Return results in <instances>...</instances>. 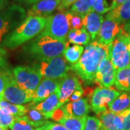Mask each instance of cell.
<instances>
[{"label":"cell","instance_id":"1","mask_svg":"<svg viewBox=\"0 0 130 130\" xmlns=\"http://www.w3.org/2000/svg\"><path fill=\"white\" fill-rule=\"evenodd\" d=\"M108 56V46L94 41L87 45L78 61L71 66V70L84 83L90 85L95 81V75L101 62Z\"/></svg>","mask_w":130,"mask_h":130},{"label":"cell","instance_id":"2","mask_svg":"<svg viewBox=\"0 0 130 130\" xmlns=\"http://www.w3.org/2000/svg\"><path fill=\"white\" fill-rule=\"evenodd\" d=\"M48 18L28 15L23 22L5 38L2 47L13 49L36 37L43 30Z\"/></svg>","mask_w":130,"mask_h":130},{"label":"cell","instance_id":"3","mask_svg":"<svg viewBox=\"0 0 130 130\" xmlns=\"http://www.w3.org/2000/svg\"><path fill=\"white\" fill-rule=\"evenodd\" d=\"M70 44L67 41H61L49 36L40 33L24 47V49L32 58L43 61L61 56L66 47Z\"/></svg>","mask_w":130,"mask_h":130},{"label":"cell","instance_id":"4","mask_svg":"<svg viewBox=\"0 0 130 130\" xmlns=\"http://www.w3.org/2000/svg\"><path fill=\"white\" fill-rule=\"evenodd\" d=\"M26 18V11L18 5L7 6L0 12V46L8 35Z\"/></svg>","mask_w":130,"mask_h":130},{"label":"cell","instance_id":"5","mask_svg":"<svg viewBox=\"0 0 130 130\" xmlns=\"http://www.w3.org/2000/svg\"><path fill=\"white\" fill-rule=\"evenodd\" d=\"M128 44V33L122 29L119 36L108 45V58L116 70L123 69L130 64Z\"/></svg>","mask_w":130,"mask_h":130},{"label":"cell","instance_id":"6","mask_svg":"<svg viewBox=\"0 0 130 130\" xmlns=\"http://www.w3.org/2000/svg\"><path fill=\"white\" fill-rule=\"evenodd\" d=\"M34 67L40 72L42 77L53 79L64 78L71 70V66L67 64V61L62 55L50 59L41 61L39 64L34 65Z\"/></svg>","mask_w":130,"mask_h":130},{"label":"cell","instance_id":"7","mask_svg":"<svg viewBox=\"0 0 130 130\" xmlns=\"http://www.w3.org/2000/svg\"><path fill=\"white\" fill-rule=\"evenodd\" d=\"M70 30L67 11L59 12L48 18L46 27L41 32L61 41H67V36Z\"/></svg>","mask_w":130,"mask_h":130},{"label":"cell","instance_id":"8","mask_svg":"<svg viewBox=\"0 0 130 130\" xmlns=\"http://www.w3.org/2000/svg\"><path fill=\"white\" fill-rule=\"evenodd\" d=\"M12 74L20 88L30 93H34L43 78L41 74L34 67H16L13 69Z\"/></svg>","mask_w":130,"mask_h":130},{"label":"cell","instance_id":"9","mask_svg":"<svg viewBox=\"0 0 130 130\" xmlns=\"http://www.w3.org/2000/svg\"><path fill=\"white\" fill-rule=\"evenodd\" d=\"M121 92L113 88H101L98 87L93 91L90 96V106L93 112L99 114L108 110L110 104Z\"/></svg>","mask_w":130,"mask_h":130},{"label":"cell","instance_id":"10","mask_svg":"<svg viewBox=\"0 0 130 130\" xmlns=\"http://www.w3.org/2000/svg\"><path fill=\"white\" fill-rule=\"evenodd\" d=\"M33 93H30L20 88L14 78L12 72L9 70L7 73V82L4 91V99L9 103L23 105L31 102Z\"/></svg>","mask_w":130,"mask_h":130},{"label":"cell","instance_id":"11","mask_svg":"<svg viewBox=\"0 0 130 130\" xmlns=\"http://www.w3.org/2000/svg\"><path fill=\"white\" fill-rule=\"evenodd\" d=\"M116 70L108 56L101 62L95 75V81L101 88H111L114 85Z\"/></svg>","mask_w":130,"mask_h":130},{"label":"cell","instance_id":"12","mask_svg":"<svg viewBox=\"0 0 130 130\" xmlns=\"http://www.w3.org/2000/svg\"><path fill=\"white\" fill-rule=\"evenodd\" d=\"M81 87V82L76 74H67L61 79L59 88L57 91L60 106L69 102L72 93Z\"/></svg>","mask_w":130,"mask_h":130},{"label":"cell","instance_id":"13","mask_svg":"<svg viewBox=\"0 0 130 130\" xmlns=\"http://www.w3.org/2000/svg\"><path fill=\"white\" fill-rule=\"evenodd\" d=\"M122 26L117 23L116 21L106 17L95 41L108 46L122 31Z\"/></svg>","mask_w":130,"mask_h":130},{"label":"cell","instance_id":"14","mask_svg":"<svg viewBox=\"0 0 130 130\" xmlns=\"http://www.w3.org/2000/svg\"><path fill=\"white\" fill-rule=\"evenodd\" d=\"M61 79H42L37 88L34 91L33 98L31 102L32 103H38L46 99L52 93L56 92L59 88Z\"/></svg>","mask_w":130,"mask_h":130},{"label":"cell","instance_id":"15","mask_svg":"<svg viewBox=\"0 0 130 130\" xmlns=\"http://www.w3.org/2000/svg\"><path fill=\"white\" fill-rule=\"evenodd\" d=\"M90 108V106L87 98H81L76 101L68 102L61 106L65 115L76 118L87 116Z\"/></svg>","mask_w":130,"mask_h":130},{"label":"cell","instance_id":"16","mask_svg":"<svg viewBox=\"0 0 130 130\" xmlns=\"http://www.w3.org/2000/svg\"><path fill=\"white\" fill-rule=\"evenodd\" d=\"M59 3L60 0H38L32 4L28 15L48 18L58 7Z\"/></svg>","mask_w":130,"mask_h":130},{"label":"cell","instance_id":"17","mask_svg":"<svg viewBox=\"0 0 130 130\" xmlns=\"http://www.w3.org/2000/svg\"><path fill=\"white\" fill-rule=\"evenodd\" d=\"M103 20L104 18L103 14L93 11L90 12L83 18V26L89 33L91 41H95Z\"/></svg>","mask_w":130,"mask_h":130},{"label":"cell","instance_id":"18","mask_svg":"<svg viewBox=\"0 0 130 130\" xmlns=\"http://www.w3.org/2000/svg\"><path fill=\"white\" fill-rule=\"evenodd\" d=\"M57 91L52 93L50 96H48L46 99L43 100L41 102L38 103H32L31 102L30 103L32 105V106L35 109L41 112L46 118L51 119L55 111L61 108Z\"/></svg>","mask_w":130,"mask_h":130},{"label":"cell","instance_id":"19","mask_svg":"<svg viewBox=\"0 0 130 130\" xmlns=\"http://www.w3.org/2000/svg\"><path fill=\"white\" fill-rule=\"evenodd\" d=\"M101 127L106 130H124L123 119L119 113H114L107 110L98 114Z\"/></svg>","mask_w":130,"mask_h":130},{"label":"cell","instance_id":"20","mask_svg":"<svg viewBox=\"0 0 130 130\" xmlns=\"http://www.w3.org/2000/svg\"><path fill=\"white\" fill-rule=\"evenodd\" d=\"M106 17L113 20L122 26L130 20V0L110 10L107 12Z\"/></svg>","mask_w":130,"mask_h":130},{"label":"cell","instance_id":"21","mask_svg":"<svg viewBox=\"0 0 130 130\" xmlns=\"http://www.w3.org/2000/svg\"><path fill=\"white\" fill-rule=\"evenodd\" d=\"M114 85L120 92H130V64L116 70Z\"/></svg>","mask_w":130,"mask_h":130},{"label":"cell","instance_id":"22","mask_svg":"<svg viewBox=\"0 0 130 130\" xmlns=\"http://www.w3.org/2000/svg\"><path fill=\"white\" fill-rule=\"evenodd\" d=\"M67 41L74 45L87 46L90 43L91 39L89 33L83 26L79 30H70L67 36Z\"/></svg>","mask_w":130,"mask_h":130},{"label":"cell","instance_id":"23","mask_svg":"<svg viewBox=\"0 0 130 130\" xmlns=\"http://www.w3.org/2000/svg\"><path fill=\"white\" fill-rule=\"evenodd\" d=\"M25 107V113L24 116L28 119V121L36 128L45 125L49 122L48 121V119L43 116L41 112L35 109L30 103L28 104Z\"/></svg>","mask_w":130,"mask_h":130},{"label":"cell","instance_id":"24","mask_svg":"<svg viewBox=\"0 0 130 130\" xmlns=\"http://www.w3.org/2000/svg\"><path fill=\"white\" fill-rule=\"evenodd\" d=\"M130 107V93H121L110 104L108 110L114 113H120Z\"/></svg>","mask_w":130,"mask_h":130},{"label":"cell","instance_id":"25","mask_svg":"<svg viewBox=\"0 0 130 130\" xmlns=\"http://www.w3.org/2000/svg\"><path fill=\"white\" fill-rule=\"evenodd\" d=\"M86 118L87 116L82 118H76L67 116L64 113L58 121L62 125L64 126L68 130H84L86 122Z\"/></svg>","mask_w":130,"mask_h":130},{"label":"cell","instance_id":"26","mask_svg":"<svg viewBox=\"0 0 130 130\" xmlns=\"http://www.w3.org/2000/svg\"><path fill=\"white\" fill-rule=\"evenodd\" d=\"M84 51V47L79 45H73L72 46L66 47L64 51V57L70 64H76L81 57Z\"/></svg>","mask_w":130,"mask_h":130},{"label":"cell","instance_id":"27","mask_svg":"<svg viewBox=\"0 0 130 130\" xmlns=\"http://www.w3.org/2000/svg\"><path fill=\"white\" fill-rule=\"evenodd\" d=\"M0 108L14 116H23L25 113V107L24 106L9 103L5 99L0 100Z\"/></svg>","mask_w":130,"mask_h":130},{"label":"cell","instance_id":"28","mask_svg":"<svg viewBox=\"0 0 130 130\" xmlns=\"http://www.w3.org/2000/svg\"><path fill=\"white\" fill-rule=\"evenodd\" d=\"M69 11L83 18L86 14L92 11L91 0H77Z\"/></svg>","mask_w":130,"mask_h":130},{"label":"cell","instance_id":"29","mask_svg":"<svg viewBox=\"0 0 130 130\" xmlns=\"http://www.w3.org/2000/svg\"><path fill=\"white\" fill-rule=\"evenodd\" d=\"M9 128L11 130H35L36 129L25 116H15L14 121Z\"/></svg>","mask_w":130,"mask_h":130},{"label":"cell","instance_id":"30","mask_svg":"<svg viewBox=\"0 0 130 130\" xmlns=\"http://www.w3.org/2000/svg\"><path fill=\"white\" fill-rule=\"evenodd\" d=\"M67 14L70 30H79L83 27V18H81L77 14L71 12L70 11H67Z\"/></svg>","mask_w":130,"mask_h":130},{"label":"cell","instance_id":"31","mask_svg":"<svg viewBox=\"0 0 130 130\" xmlns=\"http://www.w3.org/2000/svg\"><path fill=\"white\" fill-rule=\"evenodd\" d=\"M101 124L100 120L94 116H87L84 130H101Z\"/></svg>","mask_w":130,"mask_h":130},{"label":"cell","instance_id":"32","mask_svg":"<svg viewBox=\"0 0 130 130\" xmlns=\"http://www.w3.org/2000/svg\"><path fill=\"white\" fill-rule=\"evenodd\" d=\"M14 118L15 116L10 115L0 108V126L9 128L14 121Z\"/></svg>","mask_w":130,"mask_h":130},{"label":"cell","instance_id":"33","mask_svg":"<svg viewBox=\"0 0 130 130\" xmlns=\"http://www.w3.org/2000/svg\"><path fill=\"white\" fill-rule=\"evenodd\" d=\"M9 70L7 61V51L5 48L0 46V72H5Z\"/></svg>","mask_w":130,"mask_h":130},{"label":"cell","instance_id":"34","mask_svg":"<svg viewBox=\"0 0 130 130\" xmlns=\"http://www.w3.org/2000/svg\"><path fill=\"white\" fill-rule=\"evenodd\" d=\"M123 119L124 130H130V107L119 113Z\"/></svg>","mask_w":130,"mask_h":130},{"label":"cell","instance_id":"35","mask_svg":"<svg viewBox=\"0 0 130 130\" xmlns=\"http://www.w3.org/2000/svg\"><path fill=\"white\" fill-rule=\"evenodd\" d=\"M8 71L5 72H0V100L4 99V91L7 82V73Z\"/></svg>","mask_w":130,"mask_h":130},{"label":"cell","instance_id":"36","mask_svg":"<svg viewBox=\"0 0 130 130\" xmlns=\"http://www.w3.org/2000/svg\"><path fill=\"white\" fill-rule=\"evenodd\" d=\"M77 0H60V3L57 7V9L60 12H65L70 8Z\"/></svg>","mask_w":130,"mask_h":130},{"label":"cell","instance_id":"37","mask_svg":"<svg viewBox=\"0 0 130 130\" xmlns=\"http://www.w3.org/2000/svg\"><path fill=\"white\" fill-rule=\"evenodd\" d=\"M83 95H84V88L82 86L81 88L76 90L74 93H72V95H71V97L70 98V101L71 102L72 101H76L79 100V98L83 97Z\"/></svg>","mask_w":130,"mask_h":130},{"label":"cell","instance_id":"38","mask_svg":"<svg viewBox=\"0 0 130 130\" xmlns=\"http://www.w3.org/2000/svg\"><path fill=\"white\" fill-rule=\"evenodd\" d=\"M48 130H68L64 126L61 124L59 123H53V122H48L46 124Z\"/></svg>","mask_w":130,"mask_h":130},{"label":"cell","instance_id":"39","mask_svg":"<svg viewBox=\"0 0 130 130\" xmlns=\"http://www.w3.org/2000/svg\"><path fill=\"white\" fill-rule=\"evenodd\" d=\"M128 0H113V5H112V9L116 8V7H118L119 5H121L123 3H124L125 2Z\"/></svg>","mask_w":130,"mask_h":130},{"label":"cell","instance_id":"40","mask_svg":"<svg viewBox=\"0 0 130 130\" xmlns=\"http://www.w3.org/2000/svg\"><path fill=\"white\" fill-rule=\"evenodd\" d=\"M9 5V0H0V12L6 8Z\"/></svg>","mask_w":130,"mask_h":130},{"label":"cell","instance_id":"41","mask_svg":"<svg viewBox=\"0 0 130 130\" xmlns=\"http://www.w3.org/2000/svg\"><path fill=\"white\" fill-rule=\"evenodd\" d=\"M122 28L126 33L130 34V20L122 25Z\"/></svg>","mask_w":130,"mask_h":130},{"label":"cell","instance_id":"42","mask_svg":"<svg viewBox=\"0 0 130 130\" xmlns=\"http://www.w3.org/2000/svg\"><path fill=\"white\" fill-rule=\"evenodd\" d=\"M18 1L19 2H24V3H27V4H34L36 3L38 0H15Z\"/></svg>","mask_w":130,"mask_h":130},{"label":"cell","instance_id":"43","mask_svg":"<svg viewBox=\"0 0 130 130\" xmlns=\"http://www.w3.org/2000/svg\"><path fill=\"white\" fill-rule=\"evenodd\" d=\"M35 130H48V126H47L46 124H45V125L42 126L38 127V128H36Z\"/></svg>","mask_w":130,"mask_h":130},{"label":"cell","instance_id":"44","mask_svg":"<svg viewBox=\"0 0 130 130\" xmlns=\"http://www.w3.org/2000/svg\"><path fill=\"white\" fill-rule=\"evenodd\" d=\"M128 38H129V44H128V48H129V53L130 56V34H128Z\"/></svg>","mask_w":130,"mask_h":130},{"label":"cell","instance_id":"45","mask_svg":"<svg viewBox=\"0 0 130 130\" xmlns=\"http://www.w3.org/2000/svg\"><path fill=\"white\" fill-rule=\"evenodd\" d=\"M0 130H9L7 127H2V126H0Z\"/></svg>","mask_w":130,"mask_h":130},{"label":"cell","instance_id":"46","mask_svg":"<svg viewBox=\"0 0 130 130\" xmlns=\"http://www.w3.org/2000/svg\"><path fill=\"white\" fill-rule=\"evenodd\" d=\"M101 130H106V129H103L102 127H101Z\"/></svg>","mask_w":130,"mask_h":130}]
</instances>
